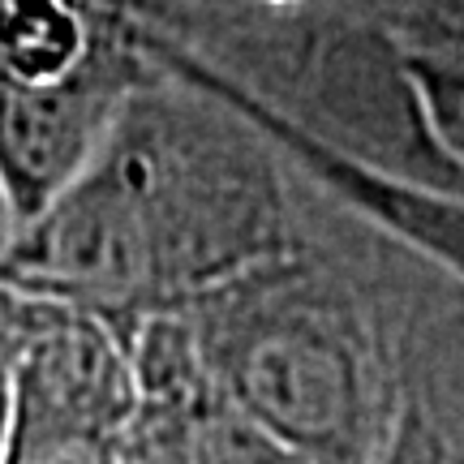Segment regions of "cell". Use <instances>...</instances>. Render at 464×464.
Listing matches in <instances>:
<instances>
[{"mask_svg":"<svg viewBox=\"0 0 464 464\" xmlns=\"http://www.w3.org/2000/svg\"><path fill=\"white\" fill-rule=\"evenodd\" d=\"M138 86V61L116 39L61 82L0 78V207L14 228L82 177Z\"/></svg>","mask_w":464,"mask_h":464,"instance_id":"obj_7","label":"cell"},{"mask_svg":"<svg viewBox=\"0 0 464 464\" xmlns=\"http://www.w3.org/2000/svg\"><path fill=\"white\" fill-rule=\"evenodd\" d=\"M130 353L138 400L121 430V464H318L211 382L185 314L147 318Z\"/></svg>","mask_w":464,"mask_h":464,"instance_id":"obj_6","label":"cell"},{"mask_svg":"<svg viewBox=\"0 0 464 464\" xmlns=\"http://www.w3.org/2000/svg\"><path fill=\"white\" fill-rule=\"evenodd\" d=\"M108 39L82 0H0V78L61 82L95 61Z\"/></svg>","mask_w":464,"mask_h":464,"instance_id":"obj_8","label":"cell"},{"mask_svg":"<svg viewBox=\"0 0 464 464\" xmlns=\"http://www.w3.org/2000/svg\"><path fill=\"white\" fill-rule=\"evenodd\" d=\"M219 392L318 464H379L396 348L344 284L280 254L181 310Z\"/></svg>","mask_w":464,"mask_h":464,"instance_id":"obj_2","label":"cell"},{"mask_svg":"<svg viewBox=\"0 0 464 464\" xmlns=\"http://www.w3.org/2000/svg\"><path fill=\"white\" fill-rule=\"evenodd\" d=\"M219 5H263V9H276V5H293V0H219Z\"/></svg>","mask_w":464,"mask_h":464,"instance_id":"obj_12","label":"cell"},{"mask_svg":"<svg viewBox=\"0 0 464 464\" xmlns=\"http://www.w3.org/2000/svg\"><path fill=\"white\" fill-rule=\"evenodd\" d=\"M284 86L301 108L276 112L314 133L318 142L392 177L464 194V172L426 116L409 48H396L374 31L340 26L301 52V65H288Z\"/></svg>","mask_w":464,"mask_h":464,"instance_id":"obj_3","label":"cell"},{"mask_svg":"<svg viewBox=\"0 0 464 464\" xmlns=\"http://www.w3.org/2000/svg\"><path fill=\"white\" fill-rule=\"evenodd\" d=\"M133 400L130 340L103 318L44 305L14 370L5 464H121Z\"/></svg>","mask_w":464,"mask_h":464,"instance_id":"obj_4","label":"cell"},{"mask_svg":"<svg viewBox=\"0 0 464 464\" xmlns=\"http://www.w3.org/2000/svg\"><path fill=\"white\" fill-rule=\"evenodd\" d=\"M409 69H413L417 91H421V103H426V116H430L439 142L464 172V56L409 48Z\"/></svg>","mask_w":464,"mask_h":464,"instance_id":"obj_9","label":"cell"},{"mask_svg":"<svg viewBox=\"0 0 464 464\" xmlns=\"http://www.w3.org/2000/svg\"><path fill=\"white\" fill-rule=\"evenodd\" d=\"M133 44L147 52L150 61H160L168 69V78H181V82L198 86L207 95L224 100L237 116H246L249 125L266 138V147L280 150L288 164H297L318 189H327L332 198L344 202L353 216H362L365 224H374L387 237L404 241L426 263H434L439 271H448L451 280L464 284V194L409 181V177H392V172L370 168L362 160H353V155H340L335 147L318 142L314 133L293 125L288 116L266 108L258 95L241 91L216 65L181 52L177 44L147 39V34L133 39Z\"/></svg>","mask_w":464,"mask_h":464,"instance_id":"obj_5","label":"cell"},{"mask_svg":"<svg viewBox=\"0 0 464 464\" xmlns=\"http://www.w3.org/2000/svg\"><path fill=\"white\" fill-rule=\"evenodd\" d=\"M421 5L430 9V17L443 26V34H448V48L443 52L464 56V0H421Z\"/></svg>","mask_w":464,"mask_h":464,"instance_id":"obj_11","label":"cell"},{"mask_svg":"<svg viewBox=\"0 0 464 464\" xmlns=\"http://www.w3.org/2000/svg\"><path fill=\"white\" fill-rule=\"evenodd\" d=\"M293 254L276 150L198 86H138L100 155L0 246V284L130 340L249 266Z\"/></svg>","mask_w":464,"mask_h":464,"instance_id":"obj_1","label":"cell"},{"mask_svg":"<svg viewBox=\"0 0 464 464\" xmlns=\"http://www.w3.org/2000/svg\"><path fill=\"white\" fill-rule=\"evenodd\" d=\"M39 314H44V301L0 284V464H5L9 426H14V370L34 332V323H39Z\"/></svg>","mask_w":464,"mask_h":464,"instance_id":"obj_10","label":"cell"}]
</instances>
